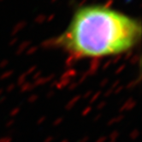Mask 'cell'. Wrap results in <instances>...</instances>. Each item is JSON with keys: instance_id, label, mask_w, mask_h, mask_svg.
<instances>
[{"instance_id": "6da1fadb", "label": "cell", "mask_w": 142, "mask_h": 142, "mask_svg": "<svg viewBox=\"0 0 142 142\" xmlns=\"http://www.w3.org/2000/svg\"><path fill=\"white\" fill-rule=\"evenodd\" d=\"M135 19L107 7L86 6L75 13L57 44L75 58H99L129 51L140 40Z\"/></svg>"}]
</instances>
